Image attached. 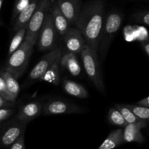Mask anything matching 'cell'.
I'll use <instances>...</instances> for the list:
<instances>
[{"mask_svg":"<svg viewBox=\"0 0 149 149\" xmlns=\"http://www.w3.org/2000/svg\"><path fill=\"white\" fill-rule=\"evenodd\" d=\"M67 52L80 54L86 45V41L81 31L77 27L70 28L63 36Z\"/></svg>","mask_w":149,"mask_h":149,"instance_id":"cell-10","label":"cell"},{"mask_svg":"<svg viewBox=\"0 0 149 149\" xmlns=\"http://www.w3.org/2000/svg\"><path fill=\"white\" fill-rule=\"evenodd\" d=\"M33 46L34 45L31 42L25 39L21 45L8 56L4 68L10 71L15 78H20L27 68Z\"/></svg>","mask_w":149,"mask_h":149,"instance_id":"cell-4","label":"cell"},{"mask_svg":"<svg viewBox=\"0 0 149 149\" xmlns=\"http://www.w3.org/2000/svg\"><path fill=\"white\" fill-rule=\"evenodd\" d=\"M108 120L111 125L119 127H125L127 123L121 112L116 107L111 108L108 113Z\"/></svg>","mask_w":149,"mask_h":149,"instance_id":"cell-22","label":"cell"},{"mask_svg":"<svg viewBox=\"0 0 149 149\" xmlns=\"http://www.w3.org/2000/svg\"><path fill=\"white\" fill-rule=\"evenodd\" d=\"M142 47L143 48L144 51L146 52L147 55L149 56V42H147V41H145V42H142Z\"/></svg>","mask_w":149,"mask_h":149,"instance_id":"cell-32","label":"cell"},{"mask_svg":"<svg viewBox=\"0 0 149 149\" xmlns=\"http://www.w3.org/2000/svg\"><path fill=\"white\" fill-rule=\"evenodd\" d=\"M45 103L40 101H31L23 105L16 113V116L21 121L29 123L42 114Z\"/></svg>","mask_w":149,"mask_h":149,"instance_id":"cell-11","label":"cell"},{"mask_svg":"<svg viewBox=\"0 0 149 149\" xmlns=\"http://www.w3.org/2000/svg\"><path fill=\"white\" fill-rule=\"evenodd\" d=\"M49 13L52 15L54 24H55L58 33L60 36H63L71 28L70 27L71 23H70L69 20L61 11L56 1H53L52 2V6L49 9Z\"/></svg>","mask_w":149,"mask_h":149,"instance_id":"cell-14","label":"cell"},{"mask_svg":"<svg viewBox=\"0 0 149 149\" xmlns=\"http://www.w3.org/2000/svg\"><path fill=\"white\" fill-rule=\"evenodd\" d=\"M0 75L2 77L10 94L16 100L20 90V85L17 82V79L15 78L10 71L4 68L0 69Z\"/></svg>","mask_w":149,"mask_h":149,"instance_id":"cell-19","label":"cell"},{"mask_svg":"<svg viewBox=\"0 0 149 149\" xmlns=\"http://www.w3.org/2000/svg\"><path fill=\"white\" fill-rule=\"evenodd\" d=\"M147 125L146 121L141 120L135 123L127 124L125 127L124 132V138L125 143L135 142L138 143H142L144 142V138L141 133V130L145 127Z\"/></svg>","mask_w":149,"mask_h":149,"instance_id":"cell-13","label":"cell"},{"mask_svg":"<svg viewBox=\"0 0 149 149\" xmlns=\"http://www.w3.org/2000/svg\"><path fill=\"white\" fill-rule=\"evenodd\" d=\"M40 0H31L27 7L18 15L13 24V31L16 32L21 28L27 26L31 17L34 13Z\"/></svg>","mask_w":149,"mask_h":149,"instance_id":"cell-16","label":"cell"},{"mask_svg":"<svg viewBox=\"0 0 149 149\" xmlns=\"http://www.w3.org/2000/svg\"><path fill=\"white\" fill-rule=\"evenodd\" d=\"M125 143L124 138V132L122 129L112 131L106 139L98 147V149H111Z\"/></svg>","mask_w":149,"mask_h":149,"instance_id":"cell-18","label":"cell"},{"mask_svg":"<svg viewBox=\"0 0 149 149\" xmlns=\"http://www.w3.org/2000/svg\"><path fill=\"white\" fill-rule=\"evenodd\" d=\"M115 107L121 112L123 117L125 118V121L127 124L135 123L141 121L132 110L127 106V105L124 104H115Z\"/></svg>","mask_w":149,"mask_h":149,"instance_id":"cell-23","label":"cell"},{"mask_svg":"<svg viewBox=\"0 0 149 149\" xmlns=\"http://www.w3.org/2000/svg\"><path fill=\"white\" fill-rule=\"evenodd\" d=\"M138 104L141 105V106H146V107L149 108V96L148 97H146V98L143 99V100H141V101L138 102Z\"/></svg>","mask_w":149,"mask_h":149,"instance_id":"cell-31","label":"cell"},{"mask_svg":"<svg viewBox=\"0 0 149 149\" xmlns=\"http://www.w3.org/2000/svg\"><path fill=\"white\" fill-rule=\"evenodd\" d=\"M0 69H1V68H0Z\"/></svg>","mask_w":149,"mask_h":149,"instance_id":"cell-35","label":"cell"},{"mask_svg":"<svg viewBox=\"0 0 149 149\" xmlns=\"http://www.w3.org/2000/svg\"><path fill=\"white\" fill-rule=\"evenodd\" d=\"M132 17L135 21L149 26V11L135 13L134 15H132Z\"/></svg>","mask_w":149,"mask_h":149,"instance_id":"cell-27","label":"cell"},{"mask_svg":"<svg viewBox=\"0 0 149 149\" xmlns=\"http://www.w3.org/2000/svg\"><path fill=\"white\" fill-rule=\"evenodd\" d=\"M27 124L16 115L3 122L0 127V148H9L17 138L24 134Z\"/></svg>","mask_w":149,"mask_h":149,"instance_id":"cell-6","label":"cell"},{"mask_svg":"<svg viewBox=\"0 0 149 149\" xmlns=\"http://www.w3.org/2000/svg\"><path fill=\"white\" fill-rule=\"evenodd\" d=\"M15 109L14 107H9V108H1L0 109V123L5 122L8 120L11 117L16 114Z\"/></svg>","mask_w":149,"mask_h":149,"instance_id":"cell-26","label":"cell"},{"mask_svg":"<svg viewBox=\"0 0 149 149\" xmlns=\"http://www.w3.org/2000/svg\"><path fill=\"white\" fill-rule=\"evenodd\" d=\"M56 2L71 25L75 26L81 10V0H56Z\"/></svg>","mask_w":149,"mask_h":149,"instance_id":"cell-12","label":"cell"},{"mask_svg":"<svg viewBox=\"0 0 149 149\" xmlns=\"http://www.w3.org/2000/svg\"><path fill=\"white\" fill-rule=\"evenodd\" d=\"M10 149H25L26 146H25V138L24 134L20 135L18 138L14 141L13 144L9 147Z\"/></svg>","mask_w":149,"mask_h":149,"instance_id":"cell-29","label":"cell"},{"mask_svg":"<svg viewBox=\"0 0 149 149\" xmlns=\"http://www.w3.org/2000/svg\"><path fill=\"white\" fill-rule=\"evenodd\" d=\"M60 60L57 61L45 74L41 77L39 81H44L49 82L54 85H59L61 82V76H60Z\"/></svg>","mask_w":149,"mask_h":149,"instance_id":"cell-20","label":"cell"},{"mask_svg":"<svg viewBox=\"0 0 149 149\" xmlns=\"http://www.w3.org/2000/svg\"><path fill=\"white\" fill-rule=\"evenodd\" d=\"M0 94L7 99V100L10 102H15V99L13 97L10 93L9 92L8 89H7V86H6L5 83H4V80H3L2 77L0 75Z\"/></svg>","mask_w":149,"mask_h":149,"instance_id":"cell-28","label":"cell"},{"mask_svg":"<svg viewBox=\"0 0 149 149\" xmlns=\"http://www.w3.org/2000/svg\"><path fill=\"white\" fill-rule=\"evenodd\" d=\"M2 123H3V122H2ZM2 123H0V127L1 126V125H2Z\"/></svg>","mask_w":149,"mask_h":149,"instance_id":"cell-34","label":"cell"},{"mask_svg":"<svg viewBox=\"0 0 149 149\" xmlns=\"http://www.w3.org/2000/svg\"><path fill=\"white\" fill-rule=\"evenodd\" d=\"M82 109L77 105L73 104L67 100L62 99H50L45 103L42 111V114L49 115L71 114V113H81Z\"/></svg>","mask_w":149,"mask_h":149,"instance_id":"cell-9","label":"cell"},{"mask_svg":"<svg viewBox=\"0 0 149 149\" xmlns=\"http://www.w3.org/2000/svg\"><path fill=\"white\" fill-rule=\"evenodd\" d=\"M26 30H27V26L21 28V29H20L15 32L14 36H13L11 42H10V46H9L8 56H10L13 52H15L21 45L23 41L25 40V39H26Z\"/></svg>","mask_w":149,"mask_h":149,"instance_id":"cell-21","label":"cell"},{"mask_svg":"<svg viewBox=\"0 0 149 149\" xmlns=\"http://www.w3.org/2000/svg\"><path fill=\"white\" fill-rule=\"evenodd\" d=\"M87 76L97 90L101 93H105V86L99 62L98 52L91 46L86 44L80 53Z\"/></svg>","mask_w":149,"mask_h":149,"instance_id":"cell-3","label":"cell"},{"mask_svg":"<svg viewBox=\"0 0 149 149\" xmlns=\"http://www.w3.org/2000/svg\"><path fill=\"white\" fill-rule=\"evenodd\" d=\"M106 15L104 0H90L81 7L75 24V27L81 31L86 43L97 52Z\"/></svg>","mask_w":149,"mask_h":149,"instance_id":"cell-1","label":"cell"},{"mask_svg":"<svg viewBox=\"0 0 149 149\" xmlns=\"http://www.w3.org/2000/svg\"><path fill=\"white\" fill-rule=\"evenodd\" d=\"M3 2H4V0H0V10H1V7H2Z\"/></svg>","mask_w":149,"mask_h":149,"instance_id":"cell-33","label":"cell"},{"mask_svg":"<svg viewBox=\"0 0 149 149\" xmlns=\"http://www.w3.org/2000/svg\"><path fill=\"white\" fill-rule=\"evenodd\" d=\"M122 20L123 15L118 10H111L106 15L98 47V54L102 61H104L113 37L121 28Z\"/></svg>","mask_w":149,"mask_h":149,"instance_id":"cell-2","label":"cell"},{"mask_svg":"<svg viewBox=\"0 0 149 149\" xmlns=\"http://www.w3.org/2000/svg\"><path fill=\"white\" fill-rule=\"evenodd\" d=\"M54 0H40L34 13L27 24L26 39L35 45L47 14L49 13Z\"/></svg>","mask_w":149,"mask_h":149,"instance_id":"cell-5","label":"cell"},{"mask_svg":"<svg viewBox=\"0 0 149 149\" xmlns=\"http://www.w3.org/2000/svg\"><path fill=\"white\" fill-rule=\"evenodd\" d=\"M61 55H62V51L60 48H55L52 50H49L32 68L26 79L25 85L29 86L33 84V82L39 81L41 77L45 74V72L57 61L61 59Z\"/></svg>","mask_w":149,"mask_h":149,"instance_id":"cell-7","label":"cell"},{"mask_svg":"<svg viewBox=\"0 0 149 149\" xmlns=\"http://www.w3.org/2000/svg\"><path fill=\"white\" fill-rule=\"evenodd\" d=\"M15 106V102L9 101L0 94V109L1 108L14 107Z\"/></svg>","mask_w":149,"mask_h":149,"instance_id":"cell-30","label":"cell"},{"mask_svg":"<svg viewBox=\"0 0 149 149\" xmlns=\"http://www.w3.org/2000/svg\"><path fill=\"white\" fill-rule=\"evenodd\" d=\"M30 1L31 0H15L11 19L13 25L14 24L16 18L18 16V15L27 7L28 4L30 2Z\"/></svg>","mask_w":149,"mask_h":149,"instance_id":"cell-25","label":"cell"},{"mask_svg":"<svg viewBox=\"0 0 149 149\" xmlns=\"http://www.w3.org/2000/svg\"><path fill=\"white\" fill-rule=\"evenodd\" d=\"M128 107L141 120L149 122V108L141 105H127Z\"/></svg>","mask_w":149,"mask_h":149,"instance_id":"cell-24","label":"cell"},{"mask_svg":"<svg viewBox=\"0 0 149 149\" xmlns=\"http://www.w3.org/2000/svg\"><path fill=\"white\" fill-rule=\"evenodd\" d=\"M58 31L54 24L50 13L47 14L37 39L38 48L41 51H48L55 49L58 37Z\"/></svg>","mask_w":149,"mask_h":149,"instance_id":"cell-8","label":"cell"},{"mask_svg":"<svg viewBox=\"0 0 149 149\" xmlns=\"http://www.w3.org/2000/svg\"><path fill=\"white\" fill-rule=\"evenodd\" d=\"M60 65L62 69L65 70L74 77H78L81 71V67L77 54L67 52L64 55H61L60 60Z\"/></svg>","mask_w":149,"mask_h":149,"instance_id":"cell-15","label":"cell"},{"mask_svg":"<svg viewBox=\"0 0 149 149\" xmlns=\"http://www.w3.org/2000/svg\"><path fill=\"white\" fill-rule=\"evenodd\" d=\"M63 89L67 94L75 97L81 99L88 97L87 90L81 84L71 80L64 79L63 81Z\"/></svg>","mask_w":149,"mask_h":149,"instance_id":"cell-17","label":"cell"}]
</instances>
